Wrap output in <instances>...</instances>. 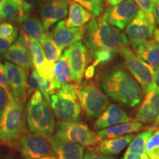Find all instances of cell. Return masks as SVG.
I'll use <instances>...</instances> for the list:
<instances>
[{"label":"cell","instance_id":"obj_1","mask_svg":"<svg viewBox=\"0 0 159 159\" xmlns=\"http://www.w3.org/2000/svg\"><path fill=\"white\" fill-rule=\"evenodd\" d=\"M83 42L94 63V68L108 63L123 47H128L125 33L111 25L102 15L92 18L83 27Z\"/></svg>","mask_w":159,"mask_h":159},{"label":"cell","instance_id":"obj_2","mask_svg":"<svg viewBox=\"0 0 159 159\" xmlns=\"http://www.w3.org/2000/svg\"><path fill=\"white\" fill-rule=\"evenodd\" d=\"M100 86L111 100L128 108L138 105L144 95L141 85L124 67H114L105 73Z\"/></svg>","mask_w":159,"mask_h":159},{"label":"cell","instance_id":"obj_3","mask_svg":"<svg viewBox=\"0 0 159 159\" xmlns=\"http://www.w3.org/2000/svg\"><path fill=\"white\" fill-rule=\"evenodd\" d=\"M25 116L30 130L49 139L55 129V114L39 90L30 96L26 105Z\"/></svg>","mask_w":159,"mask_h":159},{"label":"cell","instance_id":"obj_4","mask_svg":"<svg viewBox=\"0 0 159 159\" xmlns=\"http://www.w3.org/2000/svg\"><path fill=\"white\" fill-rule=\"evenodd\" d=\"M24 102L8 97L7 105L0 116V142L14 146L16 141L25 133L26 121Z\"/></svg>","mask_w":159,"mask_h":159},{"label":"cell","instance_id":"obj_5","mask_svg":"<svg viewBox=\"0 0 159 159\" xmlns=\"http://www.w3.org/2000/svg\"><path fill=\"white\" fill-rule=\"evenodd\" d=\"M57 119L66 122H77L82 117V110L75 90V84L66 83L50 97L49 102Z\"/></svg>","mask_w":159,"mask_h":159},{"label":"cell","instance_id":"obj_6","mask_svg":"<svg viewBox=\"0 0 159 159\" xmlns=\"http://www.w3.org/2000/svg\"><path fill=\"white\" fill-rule=\"evenodd\" d=\"M75 90L81 108L89 118H96L108 105L104 91L94 81L75 84Z\"/></svg>","mask_w":159,"mask_h":159},{"label":"cell","instance_id":"obj_7","mask_svg":"<svg viewBox=\"0 0 159 159\" xmlns=\"http://www.w3.org/2000/svg\"><path fill=\"white\" fill-rule=\"evenodd\" d=\"M119 53L124 58L126 68L139 83L145 94L158 87L153 68L139 58L128 47L121 49Z\"/></svg>","mask_w":159,"mask_h":159},{"label":"cell","instance_id":"obj_8","mask_svg":"<svg viewBox=\"0 0 159 159\" xmlns=\"http://www.w3.org/2000/svg\"><path fill=\"white\" fill-rule=\"evenodd\" d=\"M55 136L62 140L74 142L87 148H94L101 142V139L88 125L79 122L60 121L57 123Z\"/></svg>","mask_w":159,"mask_h":159},{"label":"cell","instance_id":"obj_9","mask_svg":"<svg viewBox=\"0 0 159 159\" xmlns=\"http://www.w3.org/2000/svg\"><path fill=\"white\" fill-rule=\"evenodd\" d=\"M156 21L154 16H148L139 9L137 14L125 28V35L131 48L134 50L141 43L154 35Z\"/></svg>","mask_w":159,"mask_h":159},{"label":"cell","instance_id":"obj_10","mask_svg":"<svg viewBox=\"0 0 159 159\" xmlns=\"http://www.w3.org/2000/svg\"><path fill=\"white\" fill-rule=\"evenodd\" d=\"M14 147L24 159H38L54 154L49 139L33 132L25 133L16 141Z\"/></svg>","mask_w":159,"mask_h":159},{"label":"cell","instance_id":"obj_11","mask_svg":"<svg viewBox=\"0 0 159 159\" xmlns=\"http://www.w3.org/2000/svg\"><path fill=\"white\" fill-rule=\"evenodd\" d=\"M139 7L134 0H124L115 6H109L102 13L107 22L123 30L134 19Z\"/></svg>","mask_w":159,"mask_h":159},{"label":"cell","instance_id":"obj_12","mask_svg":"<svg viewBox=\"0 0 159 159\" xmlns=\"http://www.w3.org/2000/svg\"><path fill=\"white\" fill-rule=\"evenodd\" d=\"M3 65L12 96L25 102L27 94L28 72L19 66L13 64L9 61H5Z\"/></svg>","mask_w":159,"mask_h":159},{"label":"cell","instance_id":"obj_13","mask_svg":"<svg viewBox=\"0 0 159 159\" xmlns=\"http://www.w3.org/2000/svg\"><path fill=\"white\" fill-rule=\"evenodd\" d=\"M65 52L68 57L72 81L80 83L89 62L88 50L81 41H77L69 46Z\"/></svg>","mask_w":159,"mask_h":159},{"label":"cell","instance_id":"obj_14","mask_svg":"<svg viewBox=\"0 0 159 159\" xmlns=\"http://www.w3.org/2000/svg\"><path fill=\"white\" fill-rule=\"evenodd\" d=\"M136 120L152 127L159 125V86L146 94L137 111Z\"/></svg>","mask_w":159,"mask_h":159},{"label":"cell","instance_id":"obj_15","mask_svg":"<svg viewBox=\"0 0 159 159\" xmlns=\"http://www.w3.org/2000/svg\"><path fill=\"white\" fill-rule=\"evenodd\" d=\"M69 0H46L41 7V16L46 30L67 16Z\"/></svg>","mask_w":159,"mask_h":159},{"label":"cell","instance_id":"obj_16","mask_svg":"<svg viewBox=\"0 0 159 159\" xmlns=\"http://www.w3.org/2000/svg\"><path fill=\"white\" fill-rule=\"evenodd\" d=\"M52 34L55 44L63 51L66 47L83 39V27H69L66 25V20H61L53 28Z\"/></svg>","mask_w":159,"mask_h":159},{"label":"cell","instance_id":"obj_17","mask_svg":"<svg viewBox=\"0 0 159 159\" xmlns=\"http://www.w3.org/2000/svg\"><path fill=\"white\" fill-rule=\"evenodd\" d=\"M133 121L132 118L128 116V113L119 105L108 104L106 108L98 116L94 124L95 130L109 128L120 123Z\"/></svg>","mask_w":159,"mask_h":159},{"label":"cell","instance_id":"obj_18","mask_svg":"<svg viewBox=\"0 0 159 159\" xmlns=\"http://www.w3.org/2000/svg\"><path fill=\"white\" fill-rule=\"evenodd\" d=\"M31 45L30 57L33 68L41 77L55 80L53 75L54 65L49 61L41 43L32 38Z\"/></svg>","mask_w":159,"mask_h":159},{"label":"cell","instance_id":"obj_19","mask_svg":"<svg viewBox=\"0 0 159 159\" xmlns=\"http://www.w3.org/2000/svg\"><path fill=\"white\" fill-rule=\"evenodd\" d=\"M52 149L57 159H83L84 147L76 143L62 140L55 136L49 139Z\"/></svg>","mask_w":159,"mask_h":159},{"label":"cell","instance_id":"obj_20","mask_svg":"<svg viewBox=\"0 0 159 159\" xmlns=\"http://www.w3.org/2000/svg\"><path fill=\"white\" fill-rule=\"evenodd\" d=\"M3 57L9 62L19 66L27 72L33 66L30 54L18 39L3 53Z\"/></svg>","mask_w":159,"mask_h":159},{"label":"cell","instance_id":"obj_21","mask_svg":"<svg viewBox=\"0 0 159 159\" xmlns=\"http://www.w3.org/2000/svg\"><path fill=\"white\" fill-rule=\"evenodd\" d=\"M134 136V134H127L116 138L102 139L98 144L94 147V150L109 156L119 154L130 144Z\"/></svg>","mask_w":159,"mask_h":159},{"label":"cell","instance_id":"obj_22","mask_svg":"<svg viewBox=\"0 0 159 159\" xmlns=\"http://www.w3.org/2000/svg\"><path fill=\"white\" fill-rule=\"evenodd\" d=\"M142 123L138 121H130V122L120 123V124L114 125L97 132V134L101 139L116 138L124 136L125 134H130L132 133H136L144 129Z\"/></svg>","mask_w":159,"mask_h":159},{"label":"cell","instance_id":"obj_23","mask_svg":"<svg viewBox=\"0 0 159 159\" xmlns=\"http://www.w3.org/2000/svg\"><path fill=\"white\" fill-rule=\"evenodd\" d=\"M93 16L83 6L73 0H69V16L66 20V25L69 27H84Z\"/></svg>","mask_w":159,"mask_h":159},{"label":"cell","instance_id":"obj_24","mask_svg":"<svg viewBox=\"0 0 159 159\" xmlns=\"http://www.w3.org/2000/svg\"><path fill=\"white\" fill-rule=\"evenodd\" d=\"M139 58L155 69L159 66V44L156 39H148L136 49Z\"/></svg>","mask_w":159,"mask_h":159},{"label":"cell","instance_id":"obj_25","mask_svg":"<svg viewBox=\"0 0 159 159\" xmlns=\"http://www.w3.org/2000/svg\"><path fill=\"white\" fill-rule=\"evenodd\" d=\"M27 12L14 0H5L0 6V19L21 23L27 16Z\"/></svg>","mask_w":159,"mask_h":159},{"label":"cell","instance_id":"obj_26","mask_svg":"<svg viewBox=\"0 0 159 159\" xmlns=\"http://www.w3.org/2000/svg\"><path fill=\"white\" fill-rule=\"evenodd\" d=\"M21 28L24 31L33 39L41 41L44 35L46 30L43 27L42 21L38 17L27 16L21 23Z\"/></svg>","mask_w":159,"mask_h":159},{"label":"cell","instance_id":"obj_27","mask_svg":"<svg viewBox=\"0 0 159 159\" xmlns=\"http://www.w3.org/2000/svg\"><path fill=\"white\" fill-rule=\"evenodd\" d=\"M53 75H54L55 80L61 85L69 83L72 80L71 68L66 52H64V53L55 63L53 68Z\"/></svg>","mask_w":159,"mask_h":159},{"label":"cell","instance_id":"obj_28","mask_svg":"<svg viewBox=\"0 0 159 159\" xmlns=\"http://www.w3.org/2000/svg\"><path fill=\"white\" fill-rule=\"evenodd\" d=\"M156 127H150L144 131L134 136L132 141L128 144L126 152L130 153L145 154V145L151 135L153 134Z\"/></svg>","mask_w":159,"mask_h":159},{"label":"cell","instance_id":"obj_29","mask_svg":"<svg viewBox=\"0 0 159 159\" xmlns=\"http://www.w3.org/2000/svg\"><path fill=\"white\" fill-rule=\"evenodd\" d=\"M40 43L42 46L45 54L47 55L49 62L52 64L55 65V63L57 62V60L61 56L62 51L55 44L52 38V34L48 31L46 32Z\"/></svg>","mask_w":159,"mask_h":159},{"label":"cell","instance_id":"obj_30","mask_svg":"<svg viewBox=\"0 0 159 159\" xmlns=\"http://www.w3.org/2000/svg\"><path fill=\"white\" fill-rule=\"evenodd\" d=\"M61 85L57 83L55 80L49 79H46L41 77H39V89L42 93L43 96L47 102L49 104L50 102V97L55 94L56 90L61 88Z\"/></svg>","mask_w":159,"mask_h":159},{"label":"cell","instance_id":"obj_31","mask_svg":"<svg viewBox=\"0 0 159 159\" xmlns=\"http://www.w3.org/2000/svg\"><path fill=\"white\" fill-rule=\"evenodd\" d=\"M145 152L151 159H159V127L156 128L147 142Z\"/></svg>","mask_w":159,"mask_h":159},{"label":"cell","instance_id":"obj_32","mask_svg":"<svg viewBox=\"0 0 159 159\" xmlns=\"http://www.w3.org/2000/svg\"><path fill=\"white\" fill-rule=\"evenodd\" d=\"M87 9L94 17L101 16L104 11L105 0H73Z\"/></svg>","mask_w":159,"mask_h":159},{"label":"cell","instance_id":"obj_33","mask_svg":"<svg viewBox=\"0 0 159 159\" xmlns=\"http://www.w3.org/2000/svg\"><path fill=\"white\" fill-rule=\"evenodd\" d=\"M0 36L6 39H17L18 28L13 24L0 21Z\"/></svg>","mask_w":159,"mask_h":159},{"label":"cell","instance_id":"obj_34","mask_svg":"<svg viewBox=\"0 0 159 159\" xmlns=\"http://www.w3.org/2000/svg\"><path fill=\"white\" fill-rule=\"evenodd\" d=\"M39 75L34 68H33L30 76L28 85H27V97H30L33 93L39 90Z\"/></svg>","mask_w":159,"mask_h":159},{"label":"cell","instance_id":"obj_35","mask_svg":"<svg viewBox=\"0 0 159 159\" xmlns=\"http://www.w3.org/2000/svg\"><path fill=\"white\" fill-rule=\"evenodd\" d=\"M139 8L148 16H153L154 0H134Z\"/></svg>","mask_w":159,"mask_h":159},{"label":"cell","instance_id":"obj_36","mask_svg":"<svg viewBox=\"0 0 159 159\" xmlns=\"http://www.w3.org/2000/svg\"><path fill=\"white\" fill-rule=\"evenodd\" d=\"M83 159H116L113 156L109 155H105L101 152H97L94 149H89L85 150L84 155H83Z\"/></svg>","mask_w":159,"mask_h":159},{"label":"cell","instance_id":"obj_37","mask_svg":"<svg viewBox=\"0 0 159 159\" xmlns=\"http://www.w3.org/2000/svg\"><path fill=\"white\" fill-rule=\"evenodd\" d=\"M0 87L5 91L6 94H7L8 97L12 96L11 89H10V86H9L8 80H7V77H6L5 73L4 65H3V67L0 68Z\"/></svg>","mask_w":159,"mask_h":159},{"label":"cell","instance_id":"obj_38","mask_svg":"<svg viewBox=\"0 0 159 159\" xmlns=\"http://www.w3.org/2000/svg\"><path fill=\"white\" fill-rule=\"evenodd\" d=\"M31 39L32 38L29 35H27L25 31L21 30L19 33V38L18 40L22 43V45L25 47V48L27 49V52L30 54L31 53Z\"/></svg>","mask_w":159,"mask_h":159},{"label":"cell","instance_id":"obj_39","mask_svg":"<svg viewBox=\"0 0 159 159\" xmlns=\"http://www.w3.org/2000/svg\"><path fill=\"white\" fill-rule=\"evenodd\" d=\"M19 5L22 7L26 12L31 11L36 5L39 0H14Z\"/></svg>","mask_w":159,"mask_h":159},{"label":"cell","instance_id":"obj_40","mask_svg":"<svg viewBox=\"0 0 159 159\" xmlns=\"http://www.w3.org/2000/svg\"><path fill=\"white\" fill-rule=\"evenodd\" d=\"M16 40V39H6L0 36V52L4 53L9 48L13 43Z\"/></svg>","mask_w":159,"mask_h":159},{"label":"cell","instance_id":"obj_41","mask_svg":"<svg viewBox=\"0 0 159 159\" xmlns=\"http://www.w3.org/2000/svg\"><path fill=\"white\" fill-rule=\"evenodd\" d=\"M7 100H8V96L6 94L5 91L0 87V116L7 105Z\"/></svg>","mask_w":159,"mask_h":159},{"label":"cell","instance_id":"obj_42","mask_svg":"<svg viewBox=\"0 0 159 159\" xmlns=\"http://www.w3.org/2000/svg\"><path fill=\"white\" fill-rule=\"evenodd\" d=\"M122 159H151L145 154H137V153H130V152H125Z\"/></svg>","mask_w":159,"mask_h":159},{"label":"cell","instance_id":"obj_43","mask_svg":"<svg viewBox=\"0 0 159 159\" xmlns=\"http://www.w3.org/2000/svg\"><path fill=\"white\" fill-rule=\"evenodd\" d=\"M153 16L156 21L159 25V0H154Z\"/></svg>","mask_w":159,"mask_h":159},{"label":"cell","instance_id":"obj_44","mask_svg":"<svg viewBox=\"0 0 159 159\" xmlns=\"http://www.w3.org/2000/svg\"><path fill=\"white\" fill-rule=\"evenodd\" d=\"M124 0H106L107 3L108 4L109 6H115L118 4L121 3Z\"/></svg>","mask_w":159,"mask_h":159},{"label":"cell","instance_id":"obj_45","mask_svg":"<svg viewBox=\"0 0 159 159\" xmlns=\"http://www.w3.org/2000/svg\"><path fill=\"white\" fill-rule=\"evenodd\" d=\"M154 74H155V79H156V83L159 85V66L157 67L154 69Z\"/></svg>","mask_w":159,"mask_h":159},{"label":"cell","instance_id":"obj_46","mask_svg":"<svg viewBox=\"0 0 159 159\" xmlns=\"http://www.w3.org/2000/svg\"><path fill=\"white\" fill-rule=\"evenodd\" d=\"M38 159H57V158L54 154H52V155H48V156H43L41 157V158H39Z\"/></svg>","mask_w":159,"mask_h":159},{"label":"cell","instance_id":"obj_47","mask_svg":"<svg viewBox=\"0 0 159 159\" xmlns=\"http://www.w3.org/2000/svg\"><path fill=\"white\" fill-rule=\"evenodd\" d=\"M153 36L155 38V39L156 40V41L158 43V44H159V29L155 30Z\"/></svg>","mask_w":159,"mask_h":159},{"label":"cell","instance_id":"obj_48","mask_svg":"<svg viewBox=\"0 0 159 159\" xmlns=\"http://www.w3.org/2000/svg\"><path fill=\"white\" fill-rule=\"evenodd\" d=\"M4 159H16V158L13 156V155L7 154V155H6V156H5V157H4Z\"/></svg>","mask_w":159,"mask_h":159},{"label":"cell","instance_id":"obj_49","mask_svg":"<svg viewBox=\"0 0 159 159\" xmlns=\"http://www.w3.org/2000/svg\"><path fill=\"white\" fill-rule=\"evenodd\" d=\"M0 159H4L3 158V154H2V150H0Z\"/></svg>","mask_w":159,"mask_h":159},{"label":"cell","instance_id":"obj_50","mask_svg":"<svg viewBox=\"0 0 159 159\" xmlns=\"http://www.w3.org/2000/svg\"><path fill=\"white\" fill-rule=\"evenodd\" d=\"M5 1V0H0V6L2 5V3H3Z\"/></svg>","mask_w":159,"mask_h":159},{"label":"cell","instance_id":"obj_51","mask_svg":"<svg viewBox=\"0 0 159 159\" xmlns=\"http://www.w3.org/2000/svg\"><path fill=\"white\" fill-rule=\"evenodd\" d=\"M2 67H3V64H2L1 58H0V68H2Z\"/></svg>","mask_w":159,"mask_h":159},{"label":"cell","instance_id":"obj_52","mask_svg":"<svg viewBox=\"0 0 159 159\" xmlns=\"http://www.w3.org/2000/svg\"></svg>","mask_w":159,"mask_h":159}]
</instances>
